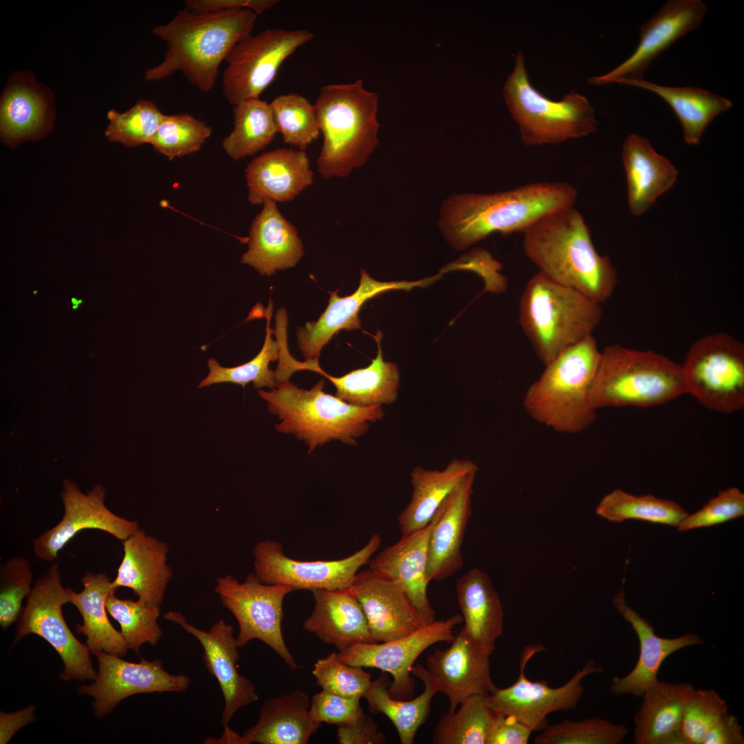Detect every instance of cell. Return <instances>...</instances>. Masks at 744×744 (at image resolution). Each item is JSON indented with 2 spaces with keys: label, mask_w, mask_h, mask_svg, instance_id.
I'll use <instances>...</instances> for the list:
<instances>
[{
  "label": "cell",
  "mask_w": 744,
  "mask_h": 744,
  "mask_svg": "<svg viewBox=\"0 0 744 744\" xmlns=\"http://www.w3.org/2000/svg\"><path fill=\"white\" fill-rule=\"evenodd\" d=\"M577 196L574 185L562 181L492 194H454L442 206L439 225L453 247L464 249L494 233H523L544 216L574 206Z\"/></svg>",
  "instance_id": "1"
},
{
  "label": "cell",
  "mask_w": 744,
  "mask_h": 744,
  "mask_svg": "<svg viewBox=\"0 0 744 744\" xmlns=\"http://www.w3.org/2000/svg\"><path fill=\"white\" fill-rule=\"evenodd\" d=\"M522 248L538 272L602 304L617 287V272L600 255L582 214L568 207L553 211L523 233Z\"/></svg>",
  "instance_id": "2"
},
{
  "label": "cell",
  "mask_w": 744,
  "mask_h": 744,
  "mask_svg": "<svg viewBox=\"0 0 744 744\" xmlns=\"http://www.w3.org/2000/svg\"><path fill=\"white\" fill-rule=\"evenodd\" d=\"M257 14L249 9L196 12L178 10L152 33L166 43L163 61L147 69L145 79L158 81L181 72L200 91L214 87L219 68L234 46L251 33Z\"/></svg>",
  "instance_id": "3"
},
{
  "label": "cell",
  "mask_w": 744,
  "mask_h": 744,
  "mask_svg": "<svg viewBox=\"0 0 744 744\" xmlns=\"http://www.w3.org/2000/svg\"><path fill=\"white\" fill-rule=\"evenodd\" d=\"M323 144L317 160L321 176L344 177L365 164L377 147L378 95L362 79L320 88L314 104Z\"/></svg>",
  "instance_id": "4"
},
{
  "label": "cell",
  "mask_w": 744,
  "mask_h": 744,
  "mask_svg": "<svg viewBox=\"0 0 744 744\" xmlns=\"http://www.w3.org/2000/svg\"><path fill=\"white\" fill-rule=\"evenodd\" d=\"M321 379L310 389L287 382L271 391L260 390L269 412L281 421L277 431L292 434L308 446L310 454L316 447L333 440L358 445L356 440L367 433L369 423L382 420V405L358 406L324 392Z\"/></svg>",
  "instance_id": "5"
},
{
  "label": "cell",
  "mask_w": 744,
  "mask_h": 744,
  "mask_svg": "<svg viewBox=\"0 0 744 744\" xmlns=\"http://www.w3.org/2000/svg\"><path fill=\"white\" fill-rule=\"evenodd\" d=\"M600 358L591 335L545 365L525 393L527 414L559 433L575 434L587 428L597 418L590 394Z\"/></svg>",
  "instance_id": "6"
},
{
  "label": "cell",
  "mask_w": 744,
  "mask_h": 744,
  "mask_svg": "<svg viewBox=\"0 0 744 744\" xmlns=\"http://www.w3.org/2000/svg\"><path fill=\"white\" fill-rule=\"evenodd\" d=\"M518 319L533 350L544 365L592 335L601 321V304L540 272L521 294Z\"/></svg>",
  "instance_id": "7"
},
{
  "label": "cell",
  "mask_w": 744,
  "mask_h": 744,
  "mask_svg": "<svg viewBox=\"0 0 744 744\" xmlns=\"http://www.w3.org/2000/svg\"><path fill=\"white\" fill-rule=\"evenodd\" d=\"M685 393L681 364L654 351L619 344L601 351L590 400L604 407H650Z\"/></svg>",
  "instance_id": "8"
},
{
  "label": "cell",
  "mask_w": 744,
  "mask_h": 744,
  "mask_svg": "<svg viewBox=\"0 0 744 744\" xmlns=\"http://www.w3.org/2000/svg\"><path fill=\"white\" fill-rule=\"evenodd\" d=\"M515 58L504 96L524 145L559 143L597 132L595 110L586 96L570 91L560 101L550 100L530 82L523 53Z\"/></svg>",
  "instance_id": "9"
},
{
  "label": "cell",
  "mask_w": 744,
  "mask_h": 744,
  "mask_svg": "<svg viewBox=\"0 0 744 744\" xmlns=\"http://www.w3.org/2000/svg\"><path fill=\"white\" fill-rule=\"evenodd\" d=\"M682 366L685 393L706 408L732 413L744 408V344L725 333L705 335L689 349Z\"/></svg>",
  "instance_id": "10"
},
{
  "label": "cell",
  "mask_w": 744,
  "mask_h": 744,
  "mask_svg": "<svg viewBox=\"0 0 744 744\" xmlns=\"http://www.w3.org/2000/svg\"><path fill=\"white\" fill-rule=\"evenodd\" d=\"M59 566L57 561L52 562L34 583L17 619L14 644L29 634L39 635L61 657L64 664L60 674L62 679L94 680L97 673L92 666L90 651L74 636L62 613V606L69 603V594L68 588L61 584Z\"/></svg>",
  "instance_id": "11"
},
{
  "label": "cell",
  "mask_w": 744,
  "mask_h": 744,
  "mask_svg": "<svg viewBox=\"0 0 744 744\" xmlns=\"http://www.w3.org/2000/svg\"><path fill=\"white\" fill-rule=\"evenodd\" d=\"M313 34L305 30L267 29L247 35L227 55L222 90L232 106L259 99L274 80L282 63Z\"/></svg>",
  "instance_id": "12"
},
{
  "label": "cell",
  "mask_w": 744,
  "mask_h": 744,
  "mask_svg": "<svg viewBox=\"0 0 744 744\" xmlns=\"http://www.w3.org/2000/svg\"><path fill=\"white\" fill-rule=\"evenodd\" d=\"M214 591L238 622V648H243L251 640H260L290 668L298 669V664L286 645L281 628L283 600L293 591L291 587L262 583L254 572L243 583H239L229 575L217 577Z\"/></svg>",
  "instance_id": "13"
},
{
  "label": "cell",
  "mask_w": 744,
  "mask_h": 744,
  "mask_svg": "<svg viewBox=\"0 0 744 744\" xmlns=\"http://www.w3.org/2000/svg\"><path fill=\"white\" fill-rule=\"evenodd\" d=\"M543 650L546 648L540 644L524 647L515 682L506 688L495 687L485 696L493 711L515 718L533 732L545 729L548 725L547 716L552 712L575 709L584 692L583 679L590 674L603 672L601 665L589 659L560 687L551 688L547 681H531L526 676V665L536 653Z\"/></svg>",
  "instance_id": "14"
},
{
  "label": "cell",
  "mask_w": 744,
  "mask_h": 744,
  "mask_svg": "<svg viewBox=\"0 0 744 744\" xmlns=\"http://www.w3.org/2000/svg\"><path fill=\"white\" fill-rule=\"evenodd\" d=\"M379 533L346 558L332 561H299L286 556L278 541H259L254 549V574L265 584L285 585L293 590H340L351 587L358 570L369 562L381 544Z\"/></svg>",
  "instance_id": "15"
},
{
  "label": "cell",
  "mask_w": 744,
  "mask_h": 744,
  "mask_svg": "<svg viewBox=\"0 0 744 744\" xmlns=\"http://www.w3.org/2000/svg\"><path fill=\"white\" fill-rule=\"evenodd\" d=\"M463 621L455 614L446 619L435 620L416 631L388 642L356 643L337 656L343 663L354 666L375 668L393 676L389 688L390 695L397 699L410 697L415 688L411 669L417 657L437 642L451 643L455 626Z\"/></svg>",
  "instance_id": "16"
},
{
  "label": "cell",
  "mask_w": 744,
  "mask_h": 744,
  "mask_svg": "<svg viewBox=\"0 0 744 744\" xmlns=\"http://www.w3.org/2000/svg\"><path fill=\"white\" fill-rule=\"evenodd\" d=\"M99 665L94 681L81 685L79 693L94 698L96 714L103 718L123 699L134 694L186 691L191 679L183 674H173L163 667L161 659L138 663L125 661L121 657L99 651L94 654Z\"/></svg>",
  "instance_id": "17"
},
{
  "label": "cell",
  "mask_w": 744,
  "mask_h": 744,
  "mask_svg": "<svg viewBox=\"0 0 744 744\" xmlns=\"http://www.w3.org/2000/svg\"><path fill=\"white\" fill-rule=\"evenodd\" d=\"M106 489L94 486L87 494L70 479L63 482L64 513L59 522L33 540L34 555L48 562L56 560L59 552L80 531L97 529L124 541L139 529L136 521L121 517L106 507Z\"/></svg>",
  "instance_id": "18"
},
{
  "label": "cell",
  "mask_w": 744,
  "mask_h": 744,
  "mask_svg": "<svg viewBox=\"0 0 744 744\" xmlns=\"http://www.w3.org/2000/svg\"><path fill=\"white\" fill-rule=\"evenodd\" d=\"M707 5L700 0H670L640 28V39L632 54L606 74L588 79L590 84H625L643 79L650 63L676 40L699 26Z\"/></svg>",
  "instance_id": "19"
},
{
  "label": "cell",
  "mask_w": 744,
  "mask_h": 744,
  "mask_svg": "<svg viewBox=\"0 0 744 744\" xmlns=\"http://www.w3.org/2000/svg\"><path fill=\"white\" fill-rule=\"evenodd\" d=\"M164 618L178 624L201 644L205 666L216 679L223 696L221 723L223 727L228 726L238 710L258 699L255 685L238 671L239 648L232 626L220 619L205 631L189 623L180 612H167Z\"/></svg>",
  "instance_id": "20"
},
{
  "label": "cell",
  "mask_w": 744,
  "mask_h": 744,
  "mask_svg": "<svg viewBox=\"0 0 744 744\" xmlns=\"http://www.w3.org/2000/svg\"><path fill=\"white\" fill-rule=\"evenodd\" d=\"M349 590L360 603L376 643L397 639L426 625L402 585L370 568L358 572Z\"/></svg>",
  "instance_id": "21"
},
{
  "label": "cell",
  "mask_w": 744,
  "mask_h": 744,
  "mask_svg": "<svg viewBox=\"0 0 744 744\" xmlns=\"http://www.w3.org/2000/svg\"><path fill=\"white\" fill-rule=\"evenodd\" d=\"M360 275V285L354 293L340 297L338 289L329 291L328 305L318 319L297 329L298 345L305 361L319 360L322 349L338 331L359 329V311L368 300L391 290L409 291L425 287L437 279L434 276L417 281L382 282L372 278L364 269Z\"/></svg>",
  "instance_id": "22"
},
{
  "label": "cell",
  "mask_w": 744,
  "mask_h": 744,
  "mask_svg": "<svg viewBox=\"0 0 744 744\" xmlns=\"http://www.w3.org/2000/svg\"><path fill=\"white\" fill-rule=\"evenodd\" d=\"M446 650H436L427 659V668L439 692L449 700L448 712L475 694L488 695L495 688L489 657L471 641L464 627Z\"/></svg>",
  "instance_id": "23"
},
{
  "label": "cell",
  "mask_w": 744,
  "mask_h": 744,
  "mask_svg": "<svg viewBox=\"0 0 744 744\" xmlns=\"http://www.w3.org/2000/svg\"><path fill=\"white\" fill-rule=\"evenodd\" d=\"M54 101L51 90L38 83L31 72L12 74L1 97V136L16 146L38 140L52 129Z\"/></svg>",
  "instance_id": "24"
},
{
  "label": "cell",
  "mask_w": 744,
  "mask_h": 744,
  "mask_svg": "<svg viewBox=\"0 0 744 744\" xmlns=\"http://www.w3.org/2000/svg\"><path fill=\"white\" fill-rule=\"evenodd\" d=\"M476 473L467 475L447 496L431 521L428 539L427 578L442 581L464 565L462 546L472 514L471 497Z\"/></svg>",
  "instance_id": "25"
},
{
  "label": "cell",
  "mask_w": 744,
  "mask_h": 744,
  "mask_svg": "<svg viewBox=\"0 0 744 744\" xmlns=\"http://www.w3.org/2000/svg\"><path fill=\"white\" fill-rule=\"evenodd\" d=\"M612 602L623 618L631 625L639 643V654L633 669L626 676L612 679L610 692L614 694L641 697L645 690L658 680L661 666L670 655L688 646L703 643V639L693 633L675 638L657 635L652 625L627 604L623 587L614 596Z\"/></svg>",
  "instance_id": "26"
},
{
  "label": "cell",
  "mask_w": 744,
  "mask_h": 744,
  "mask_svg": "<svg viewBox=\"0 0 744 744\" xmlns=\"http://www.w3.org/2000/svg\"><path fill=\"white\" fill-rule=\"evenodd\" d=\"M122 542L124 554L112 586L128 588L139 601L160 606L173 576L167 544L140 528Z\"/></svg>",
  "instance_id": "27"
},
{
  "label": "cell",
  "mask_w": 744,
  "mask_h": 744,
  "mask_svg": "<svg viewBox=\"0 0 744 744\" xmlns=\"http://www.w3.org/2000/svg\"><path fill=\"white\" fill-rule=\"evenodd\" d=\"M248 200L262 205L265 200L288 202L313 181V172L306 152L279 148L253 159L245 169Z\"/></svg>",
  "instance_id": "28"
},
{
  "label": "cell",
  "mask_w": 744,
  "mask_h": 744,
  "mask_svg": "<svg viewBox=\"0 0 744 744\" xmlns=\"http://www.w3.org/2000/svg\"><path fill=\"white\" fill-rule=\"evenodd\" d=\"M249 231L248 250L241 262L260 275L293 267L304 254L296 228L280 212L276 202L265 200Z\"/></svg>",
  "instance_id": "29"
},
{
  "label": "cell",
  "mask_w": 744,
  "mask_h": 744,
  "mask_svg": "<svg viewBox=\"0 0 744 744\" xmlns=\"http://www.w3.org/2000/svg\"><path fill=\"white\" fill-rule=\"evenodd\" d=\"M431 522L424 528L384 549L369 562V568L400 583L426 624L435 621L427 596L428 539Z\"/></svg>",
  "instance_id": "30"
},
{
  "label": "cell",
  "mask_w": 744,
  "mask_h": 744,
  "mask_svg": "<svg viewBox=\"0 0 744 744\" xmlns=\"http://www.w3.org/2000/svg\"><path fill=\"white\" fill-rule=\"evenodd\" d=\"M313 610L303 623L307 631L339 652L373 639L366 615L355 597L347 589L311 590Z\"/></svg>",
  "instance_id": "31"
},
{
  "label": "cell",
  "mask_w": 744,
  "mask_h": 744,
  "mask_svg": "<svg viewBox=\"0 0 744 744\" xmlns=\"http://www.w3.org/2000/svg\"><path fill=\"white\" fill-rule=\"evenodd\" d=\"M456 593L467 635L490 656L504 632L503 607L491 580L479 568H472L457 579Z\"/></svg>",
  "instance_id": "32"
},
{
  "label": "cell",
  "mask_w": 744,
  "mask_h": 744,
  "mask_svg": "<svg viewBox=\"0 0 744 744\" xmlns=\"http://www.w3.org/2000/svg\"><path fill=\"white\" fill-rule=\"evenodd\" d=\"M621 156L629 208L632 214L639 216L673 186L677 170L669 160L656 152L648 139L637 134L626 138Z\"/></svg>",
  "instance_id": "33"
},
{
  "label": "cell",
  "mask_w": 744,
  "mask_h": 744,
  "mask_svg": "<svg viewBox=\"0 0 744 744\" xmlns=\"http://www.w3.org/2000/svg\"><path fill=\"white\" fill-rule=\"evenodd\" d=\"M310 701L302 690L267 699L256 723L241 735V744H307L322 723L309 716Z\"/></svg>",
  "instance_id": "34"
},
{
  "label": "cell",
  "mask_w": 744,
  "mask_h": 744,
  "mask_svg": "<svg viewBox=\"0 0 744 744\" xmlns=\"http://www.w3.org/2000/svg\"><path fill=\"white\" fill-rule=\"evenodd\" d=\"M477 465L454 458L442 470L417 466L411 473L412 495L409 504L398 516L401 537L425 528L447 496L469 474L477 473Z\"/></svg>",
  "instance_id": "35"
},
{
  "label": "cell",
  "mask_w": 744,
  "mask_h": 744,
  "mask_svg": "<svg viewBox=\"0 0 744 744\" xmlns=\"http://www.w3.org/2000/svg\"><path fill=\"white\" fill-rule=\"evenodd\" d=\"M380 331L373 335L378 344V354L366 367L353 370L340 377H334L324 371L318 360L298 362V369L311 371L326 377L333 383L335 396L355 406H371L391 404L397 397L400 373L397 366L383 360Z\"/></svg>",
  "instance_id": "36"
},
{
  "label": "cell",
  "mask_w": 744,
  "mask_h": 744,
  "mask_svg": "<svg viewBox=\"0 0 744 744\" xmlns=\"http://www.w3.org/2000/svg\"><path fill=\"white\" fill-rule=\"evenodd\" d=\"M695 690L691 683L659 679L642 695L634 716L636 744H676L684 707Z\"/></svg>",
  "instance_id": "37"
},
{
  "label": "cell",
  "mask_w": 744,
  "mask_h": 744,
  "mask_svg": "<svg viewBox=\"0 0 744 744\" xmlns=\"http://www.w3.org/2000/svg\"><path fill=\"white\" fill-rule=\"evenodd\" d=\"M112 581L103 572H85L81 579V592L68 588L69 603L81 614L83 624L76 625V632L86 637L90 651L93 654L104 651L121 657L129 649L121 632L110 623L106 608L107 599L117 590Z\"/></svg>",
  "instance_id": "38"
},
{
  "label": "cell",
  "mask_w": 744,
  "mask_h": 744,
  "mask_svg": "<svg viewBox=\"0 0 744 744\" xmlns=\"http://www.w3.org/2000/svg\"><path fill=\"white\" fill-rule=\"evenodd\" d=\"M411 674L424 684L422 693L413 699L404 701L392 697L389 692L391 682L385 672L375 681H371L364 696L371 713L383 714L390 719L402 744L414 743L417 730L429 715L432 699L439 692L429 672L422 665H413Z\"/></svg>",
  "instance_id": "39"
},
{
  "label": "cell",
  "mask_w": 744,
  "mask_h": 744,
  "mask_svg": "<svg viewBox=\"0 0 744 744\" xmlns=\"http://www.w3.org/2000/svg\"><path fill=\"white\" fill-rule=\"evenodd\" d=\"M624 85L650 91L663 99L679 118L685 141L690 145L698 144L709 123L732 107L729 99L696 87L663 86L643 79Z\"/></svg>",
  "instance_id": "40"
},
{
  "label": "cell",
  "mask_w": 744,
  "mask_h": 744,
  "mask_svg": "<svg viewBox=\"0 0 744 744\" xmlns=\"http://www.w3.org/2000/svg\"><path fill=\"white\" fill-rule=\"evenodd\" d=\"M234 129L222 146L229 157L238 161L264 149L278 133L270 104L260 99L232 106Z\"/></svg>",
  "instance_id": "41"
},
{
  "label": "cell",
  "mask_w": 744,
  "mask_h": 744,
  "mask_svg": "<svg viewBox=\"0 0 744 744\" xmlns=\"http://www.w3.org/2000/svg\"><path fill=\"white\" fill-rule=\"evenodd\" d=\"M596 513L612 522L628 519L677 527L688 513L676 502L652 494L634 495L615 489L601 499Z\"/></svg>",
  "instance_id": "42"
},
{
  "label": "cell",
  "mask_w": 744,
  "mask_h": 744,
  "mask_svg": "<svg viewBox=\"0 0 744 744\" xmlns=\"http://www.w3.org/2000/svg\"><path fill=\"white\" fill-rule=\"evenodd\" d=\"M484 695L475 694L463 700L458 710L446 712L433 732L435 744H488L495 712Z\"/></svg>",
  "instance_id": "43"
},
{
  "label": "cell",
  "mask_w": 744,
  "mask_h": 744,
  "mask_svg": "<svg viewBox=\"0 0 744 744\" xmlns=\"http://www.w3.org/2000/svg\"><path fill=\"white\" fill-rule=\"evenodd\" d=\"M272 306L270 299L265 312L266 335L260 352L249 362L232 367L222 366L216 360L209 358L207 361L209 373L200 382L198 388L224 382L234 383L243 387L249 382H252L256 389L268 387L272 389L277 386L274 371L269 369L270 362L278 360L280 356L279 343L277 340H273L271 338L273 332L270 327Z\"/></svg>",
  "instance_id": "44"
},
{
  "label": "cell",
  "mask_w": 744,
  "mask_h": 744,
  "mask_svg": "<svg viewBox=\"0 0 744 744\" xmlns=\"http://www.w3.org/2000/svg\"><path fill=\"white\" fill-rule=\"evenodd\" d=\"M110 616L120 625L121 633L128 648L138 654L145 643L154 645L163 632L158 623L160 606H152L138 599H121L111 595L106 601Z\"/></svg>",
  "instance_id": "45"
},
{
  "label": "cell",
  "mask_w": 744,
  "mask_h": 744,
  "mask_svg": "<svg viewBox=\"0 0 744 744\" xmlns=\"http://www.w3.org/2000/svg\"><path fill=\"white\" fill-rule=\"evenodd\" d=\"M278 132L285 143L304 150L320 132L314 105L296 93L281 94L269 103Z\"/></svg>",
  "instance_id": "46"
},
{
  "label": "cell",
  "mask_w": 744,
  "mask_h": 744,
  "mask_svg": "<svg viewBox=\"0 0 744 744\" xmlns=\"http://www.w3.org/2000/svg\"><path fill=\"white\" fill-rule=\"evenodd\" d=\"M212 129L187 113L165 115L149 144L172 161L199 151Z\"/></svg>",
  "instance_id": "47"
},
{
  "label": "cell",
  "mask_w": 744,
  "mask_h": 744,
  "mask_svg": "<svg viewBox=\"0 0 744 744\" xmlns=\"http://www.w3.org/2000/svg\"><path fill=\"white\" fill-rule=\"evenodd\" d=\"M629 729L600 717L564 720L547 725L534 739L537 744H620Z\"/></svg>",
  "instance_id": "48"
},
{
  "label": "cell",
  "mask_w": 744,
  "mask_h": 744,
  "mask_svg": "<svg viewBox=\"0 0 744 744\" xmlns=\"http://www.w3.org/2000/svg\"><path fill=\"white\" fill-rule=\"evenodd\" d=\"M165 116L152 101L139 100L124 112H107L110 124L105 136L126 147L149 144Z\"/></svg>",
  "instance_id": "49"
},
{
  "label": "cell",
  "mask_w": 744,
  "mask_h": 744,
  "mask_svg": "<svg viewBox=\"0 0 744 744\" xmlns=\"http://www.w3.org/2000/svg\"><path fill=\"white\" fill-rule=\"evenodd\" d=\"M728 712L714 690H694L684 707L676 744H702L707 733Z\"/></svg>",
  "instance_id": "50"
},
{
  "label": "cell",
  "mask_w": 744,
  "mask_h": 744,
  "mask_svg": "<svg viewBox=\"0 0 744 744\" xmlns=\"http://www.w3.org/2000/svg\"><path fill=\"white\" fill-rule=\"evenodd\" d=\"M33 573L28 559L13 556L0 568V625L5 630L17 621L22 601L30 594Z\"/></svg>",
  "instance_id": "51"
},
{
  "label": "cell",
  "mask_w": 744,
  "mask_h": 744,
  "mask_svg": "<svg viewBox=\"0 0 744 744\" xmlns=\"http://www.w3.org/2000/svg\"><path fill=\"white\" fill-rule=\"evenodd\" d=\"M312 674L323 690L348 698L364 697L372 681L363 667L343 663L335 652L318 659Z\"/></svg>",
  "instance_id": "52"
},
{
  "label": "cell",
  "mask_w": 744,
  "mask_h": 744,
  "mask_svg": "<svg viewBox=\"0 0 744 744\" xmlns=\"http://www.w3.org/2000/svg\"><path fill=\"white\" fill-rule=\"evenodd\" d=\"M744 515V493L736 487L720 490L700 510L689 515L676 527L684 532L719 525Z\"/></svg>",
  "instance_id": "53"
},
{
  "label": "cell",
  "mask_w": 744,
  "mask_h": 744,
  "mask_svg": "<svg viewBox=\"0 0 744 744\" xmlns=\"http://www.w3.org/2000/svg\"><path fill=\"white\" fill-rule=\"evenodd\" d=\"M358 698H348L322 690L312 696L310 718L317 722L336 725L349 723L363 712Z\"/></svg>",
  "instance_id": "54"
},
{
  "label": "cell",
  "mask_w": 744,
  "mask_h": 744,
  "mask_svg": "<svg viewBox=\"0 0 744 744\" xmlns=\"http://www.w3.org/2000/svg\"><path fill=\"white\" fill-rule=\"evenodd\" d=\"M337 737L340 744H382L386 743L373 718L364 712L355 720L337 725Z\"/></svg>",
  "instance_id": "55"
},
{
  "label": "cell",
  "mask_w": 744,
  "mask_h": 744,
  "mask_svg": "<svg viewBox=\"0 0 744 744\" xmlns=\"http://www.w3.org/2000/svg\"><path fill=\"white\" fill-rule=\"evenodd\" d=\"M488 744H527L533 731L515 718L495 712Z\"/></svg>",
  "instance_id": "56"
},
{
  "label": "cell",
  "mask_w": 744,
  "mask_h": 744,
  "mask_svg": "<svg viewBox=\"0 0 744 744\" xmlns=\"http://www.w3.org/2000/svg\"><path fill=\"white\" fill-rule=\"evenodd\" d=\"M278 2L276 0H186L184 4L185 8L196 12L249 9L258 15Z\"/></svg>",
  "instance_id": "57"
},
{
  "label": "cell",
  "mask_w": 744,
  "mask_h": 744,
  "mask_svg": "<svg viewBox=\"0 0 744 744\" xmlns=\"http://www.w3.org/2000/svg\"><path fill=\"white\" fill-rule=\"evenodd\" d=\"M744 734L737 716L727 713L707 733L702 744H743Z\"/></svg>",
  "instance_id": "58"
},
{
  "label": "cell",
  "mask_w": 744,
  "mask_h": 744,
  "mask_svg": "<svg viewBox=\"0 0 744 744\" xmlns=\"http://www.w3.org/2000/svg\"><path fill=\"white\" fill-rule=\"evenodd\" d=\"M34 707L30 705L12 713L1 712L0 743H8L12 736L22 727L34 720Z\"/></svg>",
  "instance_id": "59"
}]
</instances>
